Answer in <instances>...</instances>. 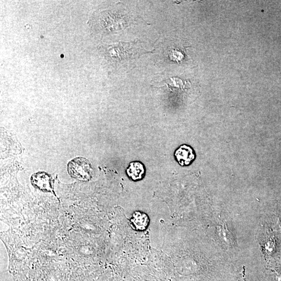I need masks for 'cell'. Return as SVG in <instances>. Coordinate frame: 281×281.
Returning <instances> with one entry per match:
<instances>
[{"instance_id":"cell-4","label":"cell","mask_w":281,"mask_h":281,"mask_svg":"<svg viewBox=\"0 0 281 281\" xmlns=\"http://www.w3.org/2000/svg\"><path fill=\"white\" fill-rule=\"evenodd\" d=\"M174 156L177 162L182 166H189L195 158L193 150L185 145L181 146L175 151Z\"/></svg>"},{"instance_id":"cell-2","label":"cell","mask_w":281,"mask_h":281,"mask_svg":"<svg viewBox=\"0 0 281 281\" xmlns=\"http://www.w3.org/2000/svg\"><path fill=\"white\" fill-rule=\"evenodd\" d=\"M69 175L82 182L90 180L92 175L93 168L89 160L83 157H77L72 160L67 166Z\"/></svg>"},{"instance_id":"cell-3","label":"cell","mask_w":281,"mask_h":281,"mask_svg":"<svg viewBox=\"0 0 281 281\" xmlns=\"http://www.w3.org/2000/svg\"><path fill=\"white\" fill-rule=\"evenodd\" d=\"M34 187L45 192L53 191L52 180L51 176L45 172H38L34 174L31 179Z\"/></svg>"},{"instance_id":"cell-1","label":"cell","mask_w":281,"mask_h":281,"mask_svg":"<svg viewBox=\"0 0 281 281\" xmlns=\"http://www.w3.org/2000/svg\"><path fill=\"white\" fill-rule=\"evenodd\" d=\"M105 55L112 62H121L123 59L135 58L136 55H140L148 52L137 47L136 43H119L107 46L104 48Z\"/></svg>"},{"instance_id":"cell-6","label":"cell","mask_w":281,"mask_h":281,"mask_svg":"<svg viewBox=\"0 0 281 281\" xmlns=\"http://www.w3.org/2000/svg\"><path fill=\"white\" fill-rule=\"evenodd\" d=\"M128 175L133 181H138L143 179L145 175L146 170L144 165L140 162H132L127 169Z\"/></svg>"},{"instance_id":"cell-5","label":"cell","mask_w":281,"mask_h":281,"mask_svg":"<svg viewBox=\"0 0 281 281\" xmlns=\"http://www.w3.org/2000/svg\"><path fill=\"white\" fill-rule=\"evenodd\" d=\"M130 222L133 229L137 231H143L149 227L150 219L147 214L137 211L132 214Z\"/></svg>"},{"instance_id":"cell-7","label":"cell","mask_w":281,"mask_h":281,"mask_svg":"<svg viewBox=\"0 0 281 281\" xmlns=\"http://www.w3.org/2000/svg\"><path fill=\"white\" fill-rule=\"evenodd\" d=\"M168 55L171 60L178 63L182 61V60L184 58V54L182 51L175 48L169 49Z\"/></svg>"}]
</instances>
